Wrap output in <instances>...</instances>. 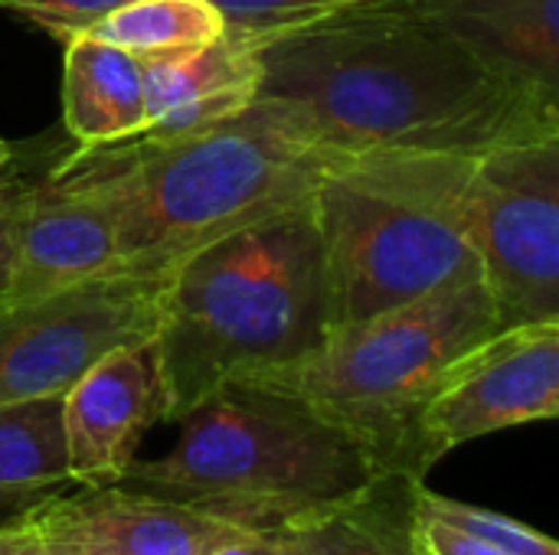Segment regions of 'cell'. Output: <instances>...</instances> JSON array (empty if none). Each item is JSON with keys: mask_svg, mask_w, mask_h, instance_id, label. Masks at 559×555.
<instances>
[{"mask_svg": "<svg viewBox=\"0 0 559 555\" xmlns=\"http://www.w3.org/2000/svg\"><path fill=\"white\" fill-rule=\"evenodd\" d=\"M121 200L105 147H75L33 183L3 304L118 272Z\"/></svg>", "mask_w": 559, "mask_h": 555, "instance_id": "9c48e42d", "label": "cell"}, {"mask_svg": "<svg viewBox=\"0 0 559 555\" xmlns=\"http://www.w3.org/2000/svg\"><path fill=\"white\" fill-rule=\"evenodd\" d=\"M213 3L219 7L229 36L259 46L272 36L321 23L328 16H337L370 0H213Z\"/></svg>", "mask_w": 559, "mask_h": 555, "instance_id": "ffe728a7", "label": "cell"}, {"mask_svg": "<svg viewBox=\"0 0 559 555\" xmlns=\"http://www.w3.org/2000/svg\"><path fill=\"white\" fill-rule=\"evenodd\" d=\"M121 3L128 0H0L3 10L23 13L26 20L39 23L59 39L69 33H85Z\"/></svg>", "mask_w": 559, "mask_h": 555, "instance_id": "7402d4cb", "label": "cell"}, {"mask_svg": "<svg viewBox=\"0 0 559 555\" xmlns=\"http://www.w3.org/2000/svg\"><path fill=\"white\" fill-rule=\"evenodd\" d=\"M498 330L491 291L475 281L341 327L308 360L252 383L308 399L386 471L426 478L436 461L423 445V412L449 370Z\"/></svg>", "mask_w": 559, "mask_h": 555, "instance_id": "8992f818", "label": "cell"}, {"mask_svg": "<svg viewBox=\"0 0 559 555\" xmlns=\"http://www.w3.org/2000/svg\"><path fill=\"white\" fill-rule=\"evenodd\" d=\"M62 121L79 147L147 131L144 62L88 33L62 36Z\"/></svg>", "mask_w": 559, "mask_h": 555, "instance_id": "9a60e30c", "label": "cell"}, {"mask_svg": "<svg viewBox=\"0 0 559 555\" xmlns=\"http://www.w3.org/2000/svg\"><path fill=\"white\" fill-rule=\"evenodd\" d=\"M426 478L380 474L354 500L278 530L288 555H426L416 536V494Z\"/></svg>", "mask_w": 559, "mask_h": 555, "instance_id": "2e32d148", "label": "cell"}, {"mask_svg": "<svg viewBox=\"0 0 559 555\" xmlns=\"http://www.w3.org/2000/svg\"><path fill=\"white\" fill-rule=\"evenodd\" d=\"M468 213L501 327L559 321V134L475 157Z\"/></svg>", "mask_w": 559, "mask_h": 555, "instance_id": "ba28073f", "label": "cell"}, {"mask_svg": "<svg viewBox=\"0 0 559 555\" xmlns=\"http://www.w3.org/2000/svg\"><path fill=\"white\" fill-rule=\"evenodd\" d=\"M62 154L66 150H59L52 141H26V144H13L10 160L0 167V304L16 258V236H20V216L26 196L39 180V173Z\"/></svg>", "mask_w": 559, "mask_h": 555, "instance_id": "44dd1931", "label": "cell"}, {"mask_svg": "<svg viewBox=\"0 0 559 555\" xmlns=\"http://www.w3.org/2000/svg\"><path fill=\"white\" fill-rule=\"evenodd\" d=\"M259 95L301 108L344 154H455L559 134V98L455 36L370 0L255 46Z\"/></svg>", "mask_w": 559, "mask_h": 555, "instance_id": "6da1fadb", "label": "cell"}, {"mask_svg": "<svg viewBox=\"0 0 559 555\" xmlns=\"http://www.w3.org/2000/svg\"><path fill=\"white\" fill-rule=\"evenodd\" d=\"M255 46L223 33L216 43L144 62L147 137L183 134L246 108L259 95ZM141 137V134H138Z\"/></svg>", "mask_w": 559, "mask_h": 555, "instance_id": "5bb4252c", "label": "cell"}, {"mask_svg": "<svg viewBox=\"0 0 559 555\" xmlns=\"http://www.w3.org/2000/svg\"><path fill=\"white\" fill-rule=\"evenodd\" d=\"M102 147L121 200L118 272L134 275H167L197 249L308 203L350 157L301 108L265 95L183 134Z\"/></svg>", "mask_w": 559, "mask_h": 555, "instance_id": "3957f363", "label": "cell"}, {"mask_svg": "<svg viewBox=\"0 0 559 555\" xmlns=\"http://www.w3.org/2000/svg\"><path fill=\"white\" fill-rule=\"evenodd\" d=\"M85 33L151 62L216 43L226 23L213 0H128Z\"/></svg>", "mask_w": 559, "mask_h": 555, "instance_id": "ac0fdd59", "label": "cell"}, {"mask_svg": "<svg viewBox=\"0 0 559 555\" xmlns=\"http://www.w3.org/2000/svg\"><path fill=\"white\" fill-rule=\"evenodd\" d=\"M334 330L311 200L255 219L167 272L154 337L164 415L180 422L223 383L308 360Z\"/></svg>", "mask_w": 559, "mask_h": 555, "instance_id": "7a4b0ae2", "label": "cell"}, {"mask_svg": "<svg viewBox=\"0 0 559 555\" xmlns=\"http://www.w3.org/2000/svg\"><path fill=\"white\" fill-rule=\"evenodd\" d=\"M167 275L111 272L0 304V406L66 396L102 357L157 337Z\"/></svg>", "mask_w": 559, "mask_h": 555, "instance_id": "52a82bcc", "label": "cell"}, {"mask_svg": "<svg viewBox=\"0 0 559 555\" xmlns=\"http://www.w3.org/2000/svg\"><path fill=\"white\" fill-rule=\"evenodd\" d=\"M72 487L62 396L0 406V527Z\"/></svg>", "mask_w": 559, "mask_h": 555, "instance_id": "e0dca14e", "label": "cell"}, {"mask_svg": "<svg viewBox=\"0 0 559 555\" xmlns=\"http://www.w3.org/2000/svg\"><path fill=\"white\" fill-rule=\"evenodd\" d=\"M416 536H419L426 555H508L481 543V540H475V536H468V533H462V530H455V527H449V523H442V520H436V517H429V514H423L419 507H416Z\"/></svg>", "mask_w": 559, "mask_h": 555, "instance_id": "603a6c76", "label": "cell"}, {"mask_svg": "<svg viewBox=\"0 0 559 555\" xmlns=\"http://www.w3.org/2000/svg\"><path fill=\"white\" fill-rule=\"evenodd\" d=\"M559 415V321L501 327L468 350L423 412V445L439 464L452 448Z\"/></svg>", "mask_w": 559, "mask_h": 555, "instance_id": "30bf717a", "label": "cell"}, {"mask_svg": "<svg viewBox=\"0 0 559 555\" xmlns=\"http://www.w3.org/2000/svg\"><path fill=\"white\" fill-rule=\"evenodd\" d=\"M416 507L495 550L508 555H559L557 540H550L547 533L508 517V514H495L488 507H475L455 497H442L436 491H429L426 484L419 487Z\"/></svg>", "mask_w": 559, "mask_h": 555, "instance_id": "d6986e66", "label": "cell"}, {"mask_svg": "<svg viewBox=\"0 0 559 555\" xmlns=\"http://www.w3.org/2000/svg\"><path fill=\"white\" fill-rule=\"evenodd\" d=\"M559 98V0H393Z\"/></svg>", "mask_w": 559, "mask_h": 555, "instance_id": "4fadbf2b", "label": "cell"}, {"mask_svg": "<svg viewBox=\"0 0 559 555\" xmlns=\"http://www.w3.org/2000/svg\"><path fill=\"white\" fill-rule=\"evenodd\" d=\"M10 154H13V144H7V141H0V167L10 160Z\"/></svg>", "mask_w": 559, "mask_h": 555, "instance_id": "484cf974", "label": "cell"}, {"mask_svg": "<svg viewBox=\"0 0 559 555\" xmlns=\"http://www.w3.org/2000/svg\"><path fill=\"white\" fill-rule=\"evenodd\" d=\"M177 425V445L157 461H134L118 484L246 533L321 517L386 474L354 432L269 383H223Z\"/></svg>", "mask_w": 559, "mask_h": 555, "instance_id": "277c9868", "label": "cell"}, {"mask_svg": "<svg viewBox=\"0 0 559 555\" xmlns=\"http://www.w3.org/2000/svg\"><path fill=\"white\" fill-rule=\"evenodd\" d=\"M472 160L350 154L318 183L311 209L334 330L481 281L468 213Z\"/></svg>", "mask_w": 559, "mask_h": 555, "instance_id": "5b68a950", "label": "cell"}, {"mask_svg": "<svg viewBox=\"0 0 559 555\" xmlns=\"http://www.w3.org/2000/svg\"><path fill=\"white\" fill-rule=\"evenodd\" d=\"M164 415L154 340L102 357L66 396V455L72 487L118 484L138 461V445Z\"/></svg>", "mask_w": 559, "mask_h": 555, "instance_id": "8fae6325", "label": "cell"}, {"mask_svg": "<svg viewBox=\"0 0 559 555\" xmlns=\"http://www.w3.org/2000/svg\"><path fill=\"white\" fill-rule=\"evenodd\" d=\"M206 555H288L278 536L272 533H239L219 546H213Z\"/></svg>", "mask_w": 559, "mask_h": 555, "instance_id": "d4e9b609", "label": "cell"}, {"mask_svg": "<svg viewBox=\"0 0 559 555\" xmlns=\"http://www.w3.org/2000/svg\"><path fill=\"white\" fill-rule=\"evenodd\" d=\"M49 555H206L246 533L121 484L79 487L33 510Z\"/></svg>", "mask_w": 559, "mask_h": 555, "instance_id": "7c38bea8", "label": "cell"}, {"mask_svg": "<svg viewBox=\"0 0 559 555\" xmlns=\"http://www.w3.org/2000/svg\"><path fill=\"white\" fill-rule=\"evenodd\" d=\"M0 555H49L33 514L0 527Z\"/></svg>", "mask_w": 559, "mask_h": 555, "instance_id": "cb8c5ba5", "label": "cell"}]
</instances>
